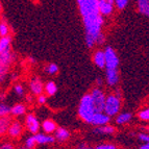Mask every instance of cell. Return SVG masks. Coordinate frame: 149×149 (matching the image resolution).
<instances>
[{
  "label": "cell",
  "instance_id": "cell-1",
  "mask_svg": "<svg viewBox=\"0 0 149 149\" xmlns=\"http://www.w3.org/2000/svg\"><path fill=\"white\" fill-rule=\"evenodd\" d=\"M80 15L86 30V43L89 48L95 45L103 44L104 36L102 35L103 16L98 8V0H77Z\"/></svg>",
  "mask_w": 149,
  "mask_h": 149
},
{
  "label": "cell",
  "instance_id": "cell-2",
  "mask_svg": "<svg viewBox=\"0 0 149 149\" xmlns=\"http://www.w3.org/2000/svg\"><path fill=\"white\" fill-rule=\"evenodd\" d=\"M96 107L91 94H86L80 99L78 107V115L86 123L91 124L94 115L96 114Z\"/></svg>",
  "mask_w": 149,
  "mask_h": 149
},
{
  "label": "cell",
  "instance_id": "cell-3",
  "mask_svg": "<svg viewBox=\"0 0 149 149\" xmlns=\"http://www.w3.org/2000/svg\"><path fill=\"white\" fill-rule=\"evenodd\" d=\"M120 109H121V98L116 94H111L107 96L104 107L105 114L109 115V117H115V116H118Z\"/></svg>",
  "mask_w": 149,
  "mask_h": 149
},
{
  "label": "cell",
  "instance_id": "cell-4",
  "mask_svg": "<svg viewBox=\"0 0 149 149\" xmlns=\"http://www.w3.org/2000/svg\"><path fill=\"white\" fill-rule=\"evenodd\" d=\"M92 98L94 100L95 107H96V112H104L105 102H107V96L103 93L102 90L99 88H95L91 92Z\"/></svg>",
  "mask_w": 149,
  "mask_h": 149
},
{
  "label": "cell",
  "instance_id": "cell-5",
  "mask_svg": "<svg viewBox=\"0 0 149 149\" xmlns=\"http://www.w3.org/2000/svg\"><path fill=\"white\" fill-rule=\"evenodd\" d=\"M105 61H107V69H117L119 66V58L112 47H107L104 50Z\"/></svg>",
  "mask_w": 149,
  "mask_h": 149
},
{
  "label": "cell",
  "instance_id": "cell-6",
  "mask_svg": "<svg viewBox=\"0 0 149 149\" xmlns=\"http://www.w3.org/2000/svg\"><path fill=\"white\" fill-rule=\"evenodd\" d=\"M115 5V0H98V8L103 17L112 15Z\"/></svg>",
  "mask_w": 149,
  "mask_h": 149
},
{
  "label": "cell",
  "instance_id": "cell-7",
  "mask_svg": "<svg viewBox=\"0 0 149 149\" xmlns=\"http://www.w3.org/2000/svg\"><path fill=\"white\" fill-rule=\"evenodd\" d=\"M109 121H111V117L107 114H105L104 112H97L93 117L91 124L95 126H102V125H107Z\"/></svg>",
  "mask_w": 149,
  "mask_h": 149
},
{
  "label": "cell",
  "instance_id": "cell-8",
  "mask_svg": "<svg viewBox=\"0 0 149 149\" xmlns=\"http://www.w3.org/2000/svg\"><path fill=\"white\" fill-rule=\"evenodd\" d=\"M26 126H27L28 130H29L31 134H38L39 132V128H40V123L38 121L37 117H36L35 115L29 114L26 116Z\"/></svg>",
  "mask_w": 149,
  "mask_h": 149
},
{
  "label": "cell",
  "instance_id": "cell-9",
  "mask_svg": "<svg viewBox=\"0 0 149 149\" xmlns=\"http://www.w3.org/2000/svg\"><path fill=\"white\" fill-rule=\"evenodd\" d=\"M15 60V54L12 52V50H6L0 52V62H1V67L8 68Z\"/></svg>",
  "mask_w": 149,
  "mask_h": 149
},
{
  "label": "cell",
  "instance_id": "cell-10",
  "mask_svg": "<svg viewBox=\"0 0 149 149\" xmlns=\"http://www.w3.org/2000/svg\"><path fill=\"white\" fill-rule=\"evenodd\" d=\"M107 82L109 87H115L119 81V73L117 69H107Z\"/></svg>",
  "mask_w": 149,
  "mask_h": 149
},
{
  "label": "cell",
  "instance_id": "cell-11",
  "mask_svg": "<svg viewBox=\"0 0 149 149\" xmlns=\"http://www.w3.org/2000/svg\"><path fill=\"white\" fill-rule=\"evenodd\" d=\"M93 61H94L95 65L100 69L107 67V61H105V53L102 50H97L96 52L93 55Z\"/></svg>",
  "mask_w": 149,
  "mask_h": 149
},
{
  "label": "cell",
  "instance_id": "cell-12",
  "mask_svg": "<svg viewBox=\"0 0 149 149\" xmlns=\"http://www.w3.org/2000/svg\"><path fill=\"white\" fill-rule=\"evenodd\" d=\"M29 88H30V91L32 92V94L35 95H41L43 92V84L42 81H41L39 78H37V77H35V78H32L31 80H30L29 82Z\"/></svg>",
  "mask_w": 149,
  "mask_h": 149
},
{
  "label": "cell",
  "instance_id": "cell-13",
  "mask_svg": "<svg viewBox=\"0 0 149 149\" xmlns=\"http://www.w3.org/2000/svg\"><path fill=\"white\" fill-rule=\"evenodd\" d=\"M35 138H36V141H37V144H40V145L52 144L55 141V138L52 137V136H50V134H36Z\"/></svg>",
  "mask_w": 149,
  "mask_h": 149
},
{
  "label": "cell",
  "instance_id": "cell-14",
  "mask_svg": "<svg viewBox=\"0 0 149 149\" xmlns=\"http://www.w3.org/2000/svg\"><path fill=\"white\" fill-rule=\"evenodd\" d=\"M22 132V125L19 123V122H13L10 123V127H8V134L10 138H17L19 137Z\"/></svg>",
  "mask_w": 149,
  "mask_h": 149
},
{
  "label": "cell",
  "instance_id": "cell-15",
  "mask_svg": "<svg viewBox=\"0 0 149 149\" xmlns=\"http://www.w3.org/2000/svg\"><path fill=\"white\" fill-rule=\"evenodd\" d=\"M116 132V128L112 125H102V126H98L94 129L95 134H113Z\"/></svg>",
  "mask_w": 149,
  "mask_h": 149
},
{
  "label": "cell",
  "instance_id": "cell-16",
  "mask_svg": "<svg viewBox=\"0 0 149 149\" xmlns=\"http://www.w3.org/2000/svg\"><path fill=\"white\" fill-rule=\"evenodd\" d=\"M137 5L142 15L149 17V0H137Z\"/></svg>",
  "mask_w": 149,
  "mask_h": 149
},
{
  "label": "cell",
  "instance_id": "cell-17",
  "mask_svg": "<svg viewBox=\"0 0 149 149\" xmlns=\"http://www.w3.org/2000/svg\"><path fill=\"white\" fill-rule=\"evenodd\" d=\"M42 128L46 134H52V132H56L57 127L54 121H52V120H45L42 124Z\"/></svg>",
  "mask_w": 149,
  "mask_h": 149
},
{
  "label": "cell",
  "instance_id": "cell-18",
  "mask_svg": "<svg viewBox=\"0 0 149 149\" xmlns=\"http://www.w3.org/2000/svg\"><path fill=\"white\" fill-rule=\"evenodd\" d=\"M70 137V134L67 129L63 128V127H60V128L56 129L55 132V139L60 142H65L67 141Z\"/></svg>",
  "mask_w": 149,
  "mask_h": 149
},
{
  "label": "cell",
  "instance_id": "cell-19",
  "mask_svg": "<svg viewBox=\"0 0 149 149\" xmlns=\"http://www.w3.org/2000/svg\"><path fill=\"white\" fill-rule=\"evenodd\" d=\"M132 118V115L130 113H121L116 118V123L117 124H125V123L130 121Z\"/></svg>",
  "mask_w": 149,
  "mask_h": 149
},
{
  "label": "cell",
  "instance_id": "cell-20",
  "mask_svg": "<svg viewBox=\"0 0 149 149\" xmlns=\"http://www.w3.org/2000/svg\"><path fill=\"white\" fill-rule=\"evenodd\" d=\"M10 49V38L8 36L6 37H1L0 39V52L6 51Z\"/></svg>",
  "mask_w": 149,
  "mask_h": 149
},
{
  "label": "cell",
  "instance_id": "cell-21",
  "mask_svg": "<svg viewBox=\"0 0 149 149\" xmlns=\"http://www.w3.org/2000/svg\"><path fill=\"white\" fill-rule=\"evenodd\" d=\"M24 113H25V105L21 104V103H18V104H15L12 107L10 114L14 115V116H21Z\"/></svg>",
  "mask_w": 149,
  "mask_h": 149
},
{
  "label": "cell",
  "instance_id": "cell-22",
  "mask_svg": "<svg viewBox=\"0 0 149 149\" xmlns=\"http://www.w3.org/2000/svg\"><path fill=\"white\" fill-rule=\"evenodd\" d=\"M10 125V119L6 116L5 117H1V120H0V132H1V134H4V132L6 130H8Z\"/></svg>",
  "mask_w": 149,
  "mask_h": 149
},
{
  "label": "cell",
  "instance_id": "cell-23",
  "mask_svg": "<svg viewBox=\"0 0 149 149\" xmlns=\"http://www.w3.org/2000/svg\"><path fill=\"white\" fill-rule=\"evenodd\" d=\"M45 91L49 96H53V95L56 93L57 91V87L53 81H48L45 86Z\"/></svg>",
  "mask_w": 149,
  "mask_h": 149
},
{
  "label": "cell",
  "instance_id": "cell-24",
  "mask_svg": "<svg viewBox=\"0 0 149 149\" xmlns=\"http://www.w3.org/2000/svg\"><path fill=\"white\" fill-rule=\"evenodd\" d=\"M45 72L50 75L56 74V73L58 72V67H57L55 64H49L48 66L45 67Z\"/></svg>",
  "mask_w": 149,
  "mask_h": 149
},
{
  "label": "cell",
  "instance_id": "cell-25",
  "mask_svg": "<svg viewBox=\"0 0 149 149\" xmlns=\"http://www.w3.org/2000/svg\"><path fill=\"white\" fill-rule=\"evenodd\" d=\"M10 112H12V107H10L8 104L2 103V104L0 105V115H1V117L8 116Z\"/></svg>",
  "mask_w": 149,
  "mask_h": 149
},
{
  "label": "cell",
  "instance_id": "cell-26",
  "mask_svg": "<svg viewBox=\"0 0 149 149\" xmlns=\"http://www.w3.org/2000/svg\"><path fill=\"white\" fill-rule=\"evenodd\" d=\"M36 144H37V141H36L35 136H31V137L27 138L26 141H25V147H27V148H29V149L33 148V147L36 146Z\"/></svg>",
  "mask_w": 149,
  "mask_h": 149
},
{
  "label": "cell",
  "instance_id": "cell-27",
  "mask_svg": "<svg viewBox=\"0 0 149 149\" xmlns=\"http://www.w3.org/2000/svg\"><path fill=\"white\" fill-rule=\"evenodd\" d=\"M129 0H115V4L118 10H124L128 4Z\"/></svg>",
  "mask_w": 149,
  "mask_h": 149
},
{
  "label": "cell",
  "instance_id": "cell-28",
  "mask_svg": "<svg viewBox=\"0 0 149 149\" xmlns=\"http://www.w3.org/2000/svg\"><path fill=\"white\" fill-rule=\"evenodd\" d=\"M138 116H139L140 119L143 120V121H149V107L141 111Z\"/></svg>",
  "mask_w": 149,
  "mask_h": 149
},
{
  "label": "cell",
  "instance_id": "cell-29",
  "mask_svg": "<svg viewBox=\"0 0 149 149\" xmlns=\"http://www.w3.org/2000/svg\"><path fill=\"white\" fill-rule=\"evenodd\" d=\"M8 35V26L5 22H1L0 24V36L1 37H6Z\"/></svg>",
  "mask_w": 149,
  "mask_h": 149
},
{
  "label": "cell",
  "instance_id": "cell-30",
  "mask_svg": "<svg viewBox=\"0 0 149 149\" xmlns=\"http://www.w3.org/2000/svg\"><path fill=\"white\" fill-rule=\"evenodd\" d=\"M14 91H15V93L18 96H20V97L24 96V88L21 85H16L15 87H14Z\"/></svg>",
  "mask_w": 149,
  "mask_h": 149
},
{
  "label": "cell",
  "instance_id": "cell-31",
  "mask_svg": "<svg viewBox=\"0 0 149 149\" xmlns=\"http://www.w3.org/2000/svg\"><path fill=\"white\" fill-rule=\"evenodd\" d=\"M96 149H116V146L113 144H101L98 145Z\"/></svg>",
  "mask_w": 149,
  "mask_h": 149
},
{
  "label": "cell",
  "instance_id": "cell-32",
  "mask_svg": "<svg viewBox=\"0 0 149 149\" xmlns=\"http://www.w3.org/2000/svg\"><path fill=\"white\" fill-rule=\"evenodd\" d=\"M139 140L141 142H144V143H149V134H140L138 136Z\"/></svg>",
  "mask_w": 149,
  "mask_h": 149
},
{
  "label": "cell",
  "instance_id": "cell-33",
  "mask_svg": "<svg viewBox=\"0 0 149 149\" xmlns=\"http://www.w3.org/2000/svg\"><path fill=\"white\" fill-rule=\"evenodd\" d=\"M38 102H39L40 104H44L45 102H46V96L43 94L39 95V96H38Z\"/></svg>",
  "mask_w": 149,
  "mask_h": 149
},
{
  "label": "cell",
  "instance_id": "cell-34",
  "mask_svg": "<svg viewBox=\"0 0 149 149\" xmlns=\"http://www.w3.org/2000/svg\"><path fill=\"white\" fill-rule=\"evenodd\" d=\"M0 149H15V147L13 146L12 144H10V143H4Z\"/></svg>",
  "mask_w": 149,
  "mask_h": 149
},
{
  "label": "cell",
  "instance_id": "cell-35",
  "mask_svg": "<svg viewBox=\"0 0 149 149\" xmlns=\"http://www.w3.org/2000/svg\"><path fill=\"white\" fill-rule=\"evenodd\" d=\"M96 84H97V86H98V87H101V86H102V84H103V81H102V79H101V78H97V80H96Z\"/></svg>",
  "mask_w": 149,
  "mask_h": 149
},
{
  "label": "cell",
  "instance_id": "cell-36",
  "mask_svg": "<svg viewBox=\"0 0 149 149\" xmlns=\"http://www.w3.org/2000/svg\"><path fill=\"white\" fill-rule=\"evenodd\" d=\"M140 149H149V143H145L144 145H142Z\"/></svg>",
  "mask_w": 149,
  "mask_h": 149
},
{
  "label": "cell",
  "instance_id": "cell-37",
  "mask_svg": "<svg viewBox=\"0 0 149 149\" xmlns=\"http://www.w3.org/2000/svg\"><path fill=\"white\" fill-rule=\"evenodd\" d=\"M77 149H93V148H89V147H80V148H77Z\"/></svg>",
  "mask_w": 149,
  "mask_h": 149
},
{
  "label": "cell",
  "instance_id": "cell-38",
  "mask_svg": "<svg viewBox=\"0 0 149 149\" xmlns=\"http://www.w3.org/2000/svg\"><path fill=\"white\" fill-rule=\"evenodd\" d=\"M20 149H29V148H27V147H25V148H20Z\"/></svg>",
  "mask_w": 149,
  "mask_h": 149
}]
</instances>
